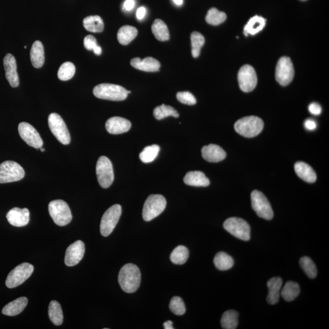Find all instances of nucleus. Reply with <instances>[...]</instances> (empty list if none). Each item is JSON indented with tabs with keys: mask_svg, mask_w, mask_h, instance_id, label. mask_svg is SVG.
Masks as SVG:
<instances>
[{
	"mask_svg": "<svg viewBox=\"0 0 329 329\" xmlns=\"http://www.w3.org/2000/svg\"><path fill=\"white\" fill-rule=\"evenodd\" d=\"M152 32L158 40L164 42L170 39V32L168 27L162 20L156 19L152 25Z\"/></svg>",
	"mask_w": 329,
	"mask_h": 329,
	"instance_id": "c756f323",
	"label": "nucleus"
},
{
	"mask_svg": "<svg viewBox=\"0 0 329 329\" xmlns=\"http://www.w3.org/2000/svg\"><path fill=\"white\" fill-rule=\"evenodd\" d=\"M122 212L121 205L115 204L105 211L100 224V232L102 236L107 237L116 227Z\"/></svg>",
	"mask_w": 329,
	"mask_h": 329,
	"instance_id": "9b49d317",
	"label": "nucleus"
},
{
	"mask_svg": "<svg viewBox=\"0 0 329 329\" xmlns=\"http://www.w3.org/2000/svg\"><path fill=\"white\" fill-rule=\"evenodd\" d=\"M189 257V251L186 246H178L170 255V259L176 265H183L186 263Z\"/></svg>",
	"mask_w": 329,
	"mask_h": 329,
	"instance_id": "f704fd0d",
	"label": "nucleus"
},
{
	"mask_svg": "<svg viewBox=\"0 0 329 329\" xmlns=\"http://www.w3.org/2000/svg\"><path fill=\"white\" fill-rule=\"evenodd\" d=\"M296 174L299 178L308 183H313L316 181V175L311 167L303 161H299L295 164Z\"/></svg>",
	"mask_w": 329,
	"mask_h": 329,
	"instance_id": "393cba45",
	"label": "nucleus"
},
{
	"mask_svg": "<svg viewBox=\"0 0 329 329\" xmlns=\"http://www.w3.org/2000/svg\"><path fill=\"white\" fill-rule=\"evenodd\" d=\"M305 128L308 131H313L317 127L316 123L313 120H307L304 123Z\"/></svg>",
	"mask_w": 329,
	"mask_h": 329,
	"instance_id": "49530a36",
	"label": "nucleus"
},
{
	"mask_svg": "<svg viewBox=\"0 0 329 329\" xmlns=\"http://www.w3.org/2000/svg\"><path fill=\"white\" fill-rule=\"evenodd\" d=\"M283 284V280L281 278L279 277L270 279L268 283H267V286H268V289L267 302L269 304L275 305L279 302Z\"/></svg>",
	"mask_w": 329,
	"mask_h": 329,
	"instance_id": "4be33fe9",
	"label": "nucleus"
},
{
	"mask_svg": "<svg viewBox=\"0 0 329 329\" xmlns=\"http://www.w3.org/2000/svg\"><path fill=\"white\" fill-rule=\"evenodd\" d=\"M48 125L52 134L64 145H69L71 137L65 123L60 115L52 113L48 117Z\"/></svg>",
	"mask_w": 329,
	"mask_h": 329,
	"instance_id": "f8f14e48",
	"label": "nucleus"
},
{
	"mask_svg": "<svg viewBox=\"0 0 329 329\" xmlns=\"http://www.w3.org/2000/svg\"><path fill=\"white\" fill-rule=\"evenodd\" d=\"M295 70L292 61L288 57L279 60L276 69V79L283 86H286L293 81Z\"/></svg>",
	"mask_w": 329,
	"mask_h": 329,
	"instance_id": "ddd939ff",
	"label": "nucleus"
},
{
	"mask_svg": "<svg viewBox=\"0 0 329 329\" xmlns=\"http://www.w3.org/2000/svg\"><path fill=\"white\" fill-rule=\"evenodd\" d=\"M201 152L202 157L209 162H219L224 160L226 157L224 149L214 144L204 146Z\"/></svg>",
	"mask_w": 329,
	"mask_h": 329,
	"instance_id": "aec40b11",
	"label": "nucleus"
},
{
	"mask_svg": "<svg viewBox=\"0 0 329 329\" xmlns=\"http://www.w3.org/2000/svg\"><path fill=\"white\" fill-rule=\"evenodd\" d=\"M134 7V0H126L124 3V5H123V8H124L125 10L127 11H130L132 10H133Z\"/></svg>",
	"mask_w": 329,
	"mask_h": 329,
	"instance_id": "de8ad7c7",
	"label": "nucleus"
},
{
	"mask_svg": "<svg viewBox=\"0 0 329 329\" xmlns=\"http://www.w3.org/2000/svg\"><path fill=\"white\" fill-rule=\"evenodd\" d=\"M299 263L302 269L310 279H315L318 275V270L313 261L308 257H302L299 261Z\"/></svg>",
	"mask_w": 329,
	"mask_h": 329,
	"instance_id": "a19ab883",
	"label": "nucleus"
},
{
	"mask_svg": "<svg viewBox=\"0 0 329 329\" xmlns=\"http://www.w3.org/2000/svg\"><path fill=\"white\" fill-rule=\"evenodd\" d=\"M146 10L145 7H140L138 9L136 13L137 18L139 20H142L146 16Z\"/></svg>",
	"mask_w": 329,
	"mask_h": 329,
	"instance_id": "09e8293b",
	"label": "nucleus"
},
{
	"mask_svg": "<svg viewBox=\"0 0 329 329\" xmlns=\"http://www.w3.org/2000/svg\"><path fill=\"white\" fill-rule=\"evenodd\" d=\"M225 230L237 239L249 241L251 238V228L248 223L242 218L232 217L223 224Z\"/></svg>",
	"mask_w": 329,
	"mask_h": 329,
	"instance_id": "423d86ee",
	"label": "nucleus"
},
{
	"mask_svg": "<svg viewBox=\"0 0 329 329\" xmlns=\"http://www.w3.org/2000/svg\"><path fill=\"white\" fill-rule=\"evenodd\" d=\"M308 111L314 116H319L321 113L322 108L319 104L316 103V102H313L308 106Z\"/></svg>",
	"mask_w": 329,
	"mask_h": 329,
	"instance_id": "a18cd8bd",
	"label": "nucleus"
},
{
	"mask_svg": "<svg viewBox=\"0 0 329 329\" xmlns=\"http://www.w3.org/2000/svg\"><path fill=\"white\" fill-rule=\"evenodd\" d=\"M266 20L260 16H254L249 20L244 28V33L246 36L249 34L255 35L265 27Z\"/></svg>",
	"mask_w": 329,
	"mask_h": 329,
	"instance_id": "cd10ccee",
	"label": "nucleus"
},
{
	"mask_svg": "<svg viewBox=\"0 0 329 329\" xmlns=\"http://www.w3.org/2000/svg\"><path fill=\"white\" fill-rule=\"evenodd\" d=\"M251 199L252 207L258 216L266 220H272L274 213L271 205L263 193L254 190L251 193Z\"/></svg>",
	"mask_w": 329,
	"mask_h": 329,
	"instance_id": "9d476101",
	"label": "nucleus"
},
{
	"mask_svg": "<svg viewBox=\"0 0 329 329\" xmlns=\"http://www.w3.org/2000/svg\"><path fill=\"white\" fill-rule=\"evenodd\" d=\"M34 271V266L28 263H23L10 272L6 281L9 289H14L24 283Z\"/></svg>",
	"mask_w": 329,
	"mask_h": 329,
	"instance_id": "1a4fd4ad",
	"label": "nucleus"
},
{
	"mask_svg": "<svg viewBox=\"0 0 329 329\" xmlns=\"http://www.w3.org/2000/svg\"><path fill=\"white\" fill-rule=\"evenodd\" d=\"M119 283L125 292H136L141 283V273L138 266L133 263L126 264L123 266L119 272Z\"/></svg>",
	"mask_w": 329,
	"mask_h": 329,
	"instance_id": "f257e3e1",
	"label": "nucleus"
},
{
	"mask_svg": "<svg viewBox=\"0 0 329 329\" xmlns=\"http://www.w3.org/2000/svg\"><path fill=\"white\" fill-rule=\"evenodd\" d=\"M19 133L22 139L29 146L39 149L43 146V140L40 134L33 126L26 122L20 123Z\"/></svg>",
	"mask_w": 329,
	"mask_h": 329,
	"instance_id": "2eb2a0df",
	"label": "nucleus"
},
{
	"mask_svg": "<svg viewBox=\"0 0 329 329\" xmlns=\"http://www.w3.org/2000/svg\"><path fill=\"white\" fill-rule=\"evenodd\" d=\"M29 211L28 208L14 207L8 211L7 218L12 226L16 227H23L29 222Z\"/></svg>",
	"mask_w": 329,
	"mask_h": 329,
	"instance_id": "a211bd4d",
	"label": "nucleus"
},
{
	"mask_svg": "<svg viewBox=\"0 0 329 329\" xmlns=\"http://www.w3.org/2000/svg\"><path fill=\"white\" fill-rule=\"evenodd\" d=\"M93 92L96 98L115 101L125 100L131 93L124 87L112 84H99L94 88Z\"/></svg>",
	"mask_w": 329,
	"mask_h": 329,
	"instance_id": "f03ea898",
	"label": "nucleus"
},
{
	"mask_svg": "<svg viewBox=\"0 0 329 329\" xmlns=\"http://www.w3.org/2000/svg\"><path fill=\"white\" fill-rule=\"evenodd\" d=\"M173 325V322L172 321H167L163 323V328L164 329H174Z\"/></svg>",
	"mask_w": 329,
	"mask_h": 329,
	"instance_id": "8fccbe9b",
	"label": "nucleus"
},
{
	"mask_svg": "<svg viewBox=\"0 0 329 329\" xmlns=\"http://www.w3.org/2000/svg\"><path fill=\"white\" fill-rule=\"evenodd\" d=\"M84 45L85 48H86L87 50H93L94 53L98 56L101 54L102 49L101 46H99L98 43H97L96 39L95 37L89 35V36L85 37Z\"/></svg>",
	"mask_w": 329,
	"mask_h": 329,
	"instance_id": "37998d69",
	"label": "nucleus"
},
{
	"mask_svg": "<svg viewBox=\"0 0 329 329\" xmlns=\"http://www.w3.org/2000/svg\"><path fill=\"white\" fill-rule=\"evenodd\" d=\"M40 151H42V152H44V151H45V149H44L43 148H42V146L41 147V148H40Z\"/></svg>",
	"mask_w": 329,
	"mask_h": 329,
	"instance_id": "603ef678",
	"label": "nucleus"
},
{
	"mask_svg": "<svg viewBox=\"0 0 329 329\" xmlns=\"http://www.w3.org/2000/svg\"><path fill=\"white\" fill-rule=\"evenodd\" d=\"M97 179L99 184L103 189H107L114 180L113 163L107 157L101 156L97 161L96 167Z\"/></svg>",
	"mask_w": 329,
	"mask_h": 329,
	"instance_id": "6e6552de",
	"label": "nucleus"
},
{
	"mask_svg": "<svg viewBox=\"0 0 329 329\" xmlns=\"http://www.w3.org/2000/svg\"><path fill=\"white\" fill-rule=\"evenodd\" d=\"M25 175L24 170L16 161L8 160L0 164V184L19 181Z\"/></svg>",
	"mask_w": 329,
	"mask_h": 329,
	"instance_id": "0eeeda50",
	"label": "nucleus"
},
{
	"mask_svg": "<svg viewBox=\"0 0 329 329\" xmlns=\"http://www.w3.org/2000/svg\"><path fill=\"white\" fill-rule=\"evenodd\" d=\"M131 64L134 68L146 72H158L160 68L159 62L151 57L146 58L143 60L139 58L133 59Z\"/></svg>",
	"mask_w": 329,
	"mask_h": 329,
	"instance_id": "412c9836",
	"label": "nucleus"
},
{
	"mask_svg": "<svg viewBox=\"0 0 329 329\" xmlns=\"http://www.w3.org/2000/svg\"><path fill=\"white\" fill-rule=\"evenodd\" d=\"M48 210L56 225L65 226L72 222V215L69 205L61 199L49 202Z\"/></svg>",
	"mask_w": 329,
	"mask_h": 329,
	"instance_id": "20e7f679",
	"label": "nucleus"
},
{
	"mask_svg": "<svg viewBox=\"0 0 329 329\" xmlns=\"http://www.w3.org/2000/svg\"><path fill=\"white\" fill-rule=\"evenodd\" d=\"M184 183L190 186L207 187L210 185V181L204 173L199 171L187 173L184 178Z\"/></svg>",
	"mask_w": 329,
	"mask_h": 329,
	"instance_id": "5701e85b",
	"label": "nucleus"
},
{
	"mask_svg": "<svg viewBox=\"0 0 329 329\" xmlns=\"http://www.w3.org/2000/svg\"><path fill=\"white\" fill-rule=\"evenodd\" d=\"M213 263L217 269L226 271L234 266V261L230 255L224 252H220L214 257Z\"/></svg>",
	"mask_w": 329,
	"mask_h": 329,
	"instance_id": "7c9ffc66",
	"label": "nucleus"
},
{
	"mask_svg": "<svg viewBox=\"0 0 329 329\" xmlns=\"http://www.w3.org/2000/svg\"><path fill=\"white\" fill-rule=\"evenodd\" d=\"M6 78L12 87L19 86V78L17 71V63L13 55L7 54L4 60Z\"/></svg>",
	"mask_w": 329,
	"mask_h": 329,
	"instance_id": "f3484780",
	"label": "nucleus"
},
{
	"mask_svg": "<svg viewBox=\"0 0 329 329\" xmlns=\"http://www.w3.org/2000/svg\"><path fill=\"white\" fill-rule=\"evenodd\" d=\"M154 116L158 120H161L168 117H173L178 118L179 114L174 108L162 104L155 107L154 110Z\"/></svg>",
	"mask_w": 329,
	"mask_h": 329,
	"instance_id": "c9c22d12",
	"label": "nucleus"
},
{
	"mask_svg": "<svg viewBox=\"0 0 329 329\" xmlns=\"http://www.w3.org/2000/svg\"><path fill=\"white\" fill-rule=\"evenodd\" d=\"M31 61L35 68L40 69L45 63V52L42 42L36 41L32 46L30 52Z\"/></svg>",
	"mask_w": 329,
	"mask_h": 329,
	"instance_id": "a878e982",
	"label": "nucleus"
},
{
	"mask_svg": "<svg viewBox=\"0 0 329 329\" xmlns=\"http://www.w3.org/2000/svg\"><path fill=\"white\" fill-rule=\"evenodd\" d=\"M173 2H175L176 5L178 6H181L183 4V0H173Z\"/></svg>",
	"mask_w": 329,
	"mask_h": 329,
	"instance_id": "3c124183",
	"label": "nucleus"
},
{
	"mask_svg": "<svg viewBox=\"0 0 329 329\" xmlns=\"http://www.w3.org/2000/svg\"><path fill=\"white\" fill-rule=\"evenodd\" d=\"M28 304V299L21 297L8 304L2 310V313L9 316L18 315L24 310Z\"/></svg>",
	"mask_w": 329,
	"mask_h": 329,
	"instance_id": "b1692460",
	"label": "nucleus"
},
{
	"mask_svg": "<svg viewBox=\"0 0 329 329\" xmlns=\"http://www.w3.org/2000/svg\"><path fill=\"white\" fill-rule=\"evenodd\" d=\"M302 1H305V0H302Z\"/></svg>",
	"mask_w": 329,
	"mask_h": 329,
	"instance_id": "864d4df0",
	"label": "nucleus"
},
{
	"mask_svg": "<svg viewBox=\"0 0 329 329\" xmlns=\"http://www.w3.org/2000/svg\"><path fill=\"white\" fill-rule=\"evenodd\" d=\"M176 97L179 102L184 104L192 105L196 103L195 97L189 92H178Z\"/></svg>",
	"mask_w": 329,
	"mask_h": 329,
	"instance_id": "c03bdc74",
	"label": "nucleus"
},
{
	"mask_svg": "<svg viewBox=\"0 0 329 329\" xmlns=\"http://www.w3.org/2000/svg\"><path fill=\"white\" fill-rule=\"evenodd\" d=\"M191 42H192L193 57L197 58L200 55L201 49L204 45V37L199 32L195 31L191 34Z\"/></svg>",
	"mask_w": 329,
	"mask_h": 329,
	"instance_id": "4c0bfd02",
	"label": "nucleus"
},
{
	"mask_svg": "<svg viewBox=\"0 0 329 329\" xmlns=\"http://www.w3.org/2000/svg\"><path fill=\"white\" fill-rule=\"evenodd\" d=\"M75 65L70 62H66L61 65L58 70V76L61 81H69L75 75Z\"/></svg>",
	"mask_w": 329,
	"mask_h": 329,
	"instance_id": "ea45409f",
	"label": "nucleus"
},
{
	"mask_svg": "<svg viewBox=\"0 0 329 329\" xmlns=\"http://www.w3.org/2000/svg\"><path fill=\"white\" fill-rule=\"evenodd\" d=\"M85 29L92 32H101L104 30L103 20L98 16L86 17L83 20Z\"/></svg>",
	"mask_w": 329,
	"mask_h": 329,
	"instance_id": "2f4dec72",
	"label": "nucleus"
},
{
	"mask_svg": "<svg viewBox=\"0 0 329 329\" xmlns=\"http://www.w3.org/2000/svg\"><path fill=\"white\" fill-rule=\"evenodd\" d=\"M263 127V120L255 116L243 117L238 120L234 125L237 133L248 138L258 136L262 131Z\"/></svg>",
	"mask_w": 329,
	"mask_h": 329,
	"instance_id": "7ed1b4c3",
	"label": "nucleus"
},
{
	"mask_svg": "<svg viewBox=\"0 0 329 329\" xmlns=\"http://www.w3.org/2000/svg\"><path fill=\"white\" fill-rule=\"evenodd\" d=\"M226 18H227V16L225 13L213 8L208 10L205 20L208 24L216 26L222 24L225 21Z\"/></svg>",
	"mask_w": 329,
	"mask_h": 329,
	"instance_id": "e433bc0d",
	"label": "nucleus"
},
{
	"mask_svg": "<svg viewBox=\"0 0 329 329\" xmlns=\"http://www.w3.org/2000/svg\"><path fill=\"white\" fill-rule=\"evenodd\" d=\"M131 128V123L122 117H114L105 123V128L108 133L114 135L127 133Z\"/></svg>",
	"mask_w": 329,
	"mask_h": 329,
	"instance_id": "6ab92c4d",
	"label": "nucleus"
},
{
	"mask_svg": "<svg viewBox=\"0 0 329 329\" xmlns=\"http://www.w3.org/2000/svg\"><path fill=\"white\" fill-rule=\"evenodd\" d=\"M137 29L134 26H123L119 30L117 39L122 45H127L137 37Z\"/></svg>",
	"mask_w": 329,
	"mask_h": 329,
	"instance_id": "bb28decb",
	"label": "nucleus"
},
{
	"mask_svg": "<svg viewBox=\"0 0 329 329\" xmlns=\"http://www.w3.org/2000/svg\"><path fill=\"white\" fill-rule=\"evenodd\" d=\"M85 253V245L81 240L76 241L70 245L66 252L65 263L68 266H73L80 262Z\"/></svg>",
	"mask_w": 329,
	"mask_h": 329,
	"instance_id": "dca6fc26",
	"label": "nucleus"
},
{
	"mask_svg": "<svg viewBox=\"0 0 329 329\" xmlns=\"http://www.w3.org/2000/svg\"><path fill=\"white\" fill-rule=\"evenodd\" d=\"M167 201L161 195H151L144 204L143 218L145 222H150L160 215L166 209Z\"/></svg>",
	"mask_w": 329,
	"mask_h": 329,
	"instance_id": "39448f33",
	"label": "nucleus"
},
{
	"mask_svg": "<svg viewBox=\"0 0 329 329\" xmlns=\"http://www.w3.org/2000/svg\"><path fill=\"white\" fill-rule=\"evenodd\" d=\"M300 293V287L298 283L289 281L285 285L281 290V295L285 301L291 302L295 300Z\"/></svg>",
	"mask_w": 329,
	"mask_h": 329,
	"instance_id": "c85d7f7f",
	"label": "nucleus"
},
{
	"mask_svg": "<svg viewBox=\"0 0 329 329\" xmlns=\"http://www.w3.org/2000/svg\"><path fill=\"white\" fill-rule=\"evenodd\" d=\"M221 324L223 328H236L239 324V313L233 310L225 311L222 317Z\"/></svg>",
	"mask_w": 329,
	"mask_h": 329,
	"instance_id": "473e14b6",
	"label": "nucleus"
},
{
	"mask_svg": "<svg viewBox=\"0 0 329 329\" xmlns=\"http://www.w3.org/2000/svg\"><path fill=\"white\" fill-rule=\"evenodd\" d=\"M160 151V147L157 145L146 146L142 152H140L139 157L143 163H150L154 161L157 157Z\"/></svg>",
	"mask_w": 329,
	"mask_h": 329,
	"instance_id": "58836bf2",
	"label": "nucleus"
},
{
	"mask_svg": "<svg viewBox=\"0 0 329 329\" xmlns=\"http://www.w3.org/2000/svg\"><path fill=\"white\" fill-rule=\"evenodd\" d=\"M48 316L49 319L56 325L63 324L64 316L61 306L58 302L52 301L48 307Z\"/></svg>",
	"mask_w": 329,
	"mask_h": 329,
	"instance_id": "72a5a7b5",
	"label": "nucleus"
},
{
	"mask_svg": "<svg viewBox=\"0 0 329 329\" xmlns=\"http://www.w3.org/2000/svg\"><path fill=\"white\" fill-rule=\"evenodd\" d=\"M170 310L176 315H183L186 313V306L184 302L180 297L175 296L172 299L169 305Z\"/></svg>",
	"mask_w": 329,
	"mask_h": 329,
	"instance_id": "79ce46f5",
	"label": "nucleus"
},
{
	"mask_svg": "<svg viewBox=\"0 0 329 329\" xmlns=\"http://www.w3.org/2000/svg\"><path fill=\"white\" fill-rule=\"evenodd\" d=\"M238 80L240 89L244 92L253 90L257 84V74L253 67L249 65L243 66L239 70Z\"/></svg>",
	"mask_w": 329,
	"mask_h": 329,
	"instance_id": "4468645a",
	"label": "nucleus"
}]
</instances>
